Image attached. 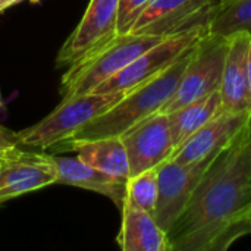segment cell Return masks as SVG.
<instances>
[{
  "mask_svg": "<svg viewBox=\"0 0 251 251\" xmlns=\"http://www.w3.org/2000/svg\"><path fill=\"white\" fill-rule=\"evenodd\" d=\"M118 0H90L79 24L57 54V66H69L118 34Z\"/></svg>",
  "mask_w": 251,
  "mask_h": 251,
  "instance_id": "7c38bea8",
  "label": "cell"
},
{
  "mask_svg": "<svg viewBox=\"0 0 251 251\" xmlns=\"http://www.w3.org/2000/svg\"><path fill=\"white\" fill-rule=\"evenodd\" d=\"M237 32L251 34V0H221L209 22V34L228 38Z\"/></svg>",
  "mask_w": 251,
  "mask_h": 251,
  "instance_id": "ac0fdd59",
  "label": "cell"
},
{
  "mask_svg": "<svg viewBox=\"0 0 251 251\" xmlns=\"http://www.w3.org/2000/svg\"><path fill=\"white\" fill-rule=\"evenodd\" d=\"M150 0H118V34H129Z\"/></svg>",
  "mask_w": 251,
  "mask_h": 251,
  "instance_id": "ffe728a7",
  "label": "cell"
},
{
  "mask_svg": "<svg viewBox=\"0 0 251 251\" xmlns=\"http://www.w3.org/2000/svg\"><path fill=\"white\" fill-rule=\"evenodd\" d=\"M251 154L246 129L209 165L166 232L172 251H224L251 234Z\"/></svg>",
  "mask_w": 251,
  "mask_h": 251,
  "instance_id": "6da1fadb",
  "label": "cell"
},
{
  "mask_svg": "<svg viewBox=\"0 0 251 251\" xmlns=\"http://www.w3.org/2000/svg\"><path fill=\"white\" fill-rule=\"evenodd\" d=\"M193 47L159 75L126 93L118 103L96 116L91 122L84 125L68 140L121 137L135 124L160 112L175 93L191 57Z\"/></svg>",
  "mask_w": 251,
  "mask_h": 251,
  "instance_id": "7a4b0ae2",
  "label": "cell"
},
{
  "mask_svg": "<svg viewBox=\"0 0 251 251\" xmlns=\"http://www.w3.org/2000/svg\"><path fill=\"white\" fill-rule=\"evenodd\" d=\"M56 168H57V181L56 184L72 185L84 190H90L93 193L101 194L110 199L116 207L121 210L125 204L126 199V182L128 179H122L113 175H109L100 169H96L87 163H84L75 154H51Z\"/></svg>",
  "mask_w": 251,
  "mask_h": 251,
  "instance_id": "5bb4252c",
  "label": "cell"
},
{
  "mask_svg": "<svg viewBox=\"0 0 251 251\" xmlns=\"http://www.w3.org/2000/svg\"><path fill=\"white\" fill-rule=\"evenodd\" d=\"M228 53L221 81L222 110L251 113V94L247 75V53L250 32H237L228 37Z\"/></svg>",
  "mask_w": 251,
  "mask_h": 251,
  "instance_id": "4fadbf2b",
  "label": "cell"
},
{
  "mask_svg": "<svg viewBox=\"0 0 251 251\" xmlns=\"http://www.w3.org/2000/svg\"><path fill=\"white\" fill-rule=\"evenodd\" d=\"M157 201V168L129 176L126 182L125 204L153 215Z\"/></svg>",
  "mask_w": 251,
  "mask_h": 251,
  "instance_id": "d6986e66",
  "label": "cell"
},
{
  "mask_svg": "<svg viewBox=\"0 0 251 251\" xmlns=\"http://www.w3.org/2000/svg\"><path fill=\"white\" fill-rule=\"evenodd\" d=\"M207 32V26H199L166 37L159 44L153 46L141 56L134 59L131 63H128L118 74H115L103 84H100L93 93H129L131 90L143 85L144 82L150 81L162 71H165L168 66H171L176 59L187 53L197 41H200Z\"/></svg>",
  "mask_w": 251,
  "mask_h": 251,
  "instance_id": "8992f818",
  "label": "cell"
},
{
  "mask_svg": "<svg viewBox=\"0 0 251 251\" xmlns=\"http://www.w3.org/2000/svg\"><path fill=\"white\" fill-rule=\"evenodd\" d=\"M247 75H249V90L251 94V41L249 46V53H247Z\"/></svg>",
  "mask_w": 251,
  "mask_h": 251,
  "instance_id": "7402d4cb",
  "label": "cell"
},
{
  "mask_svg": "<svg viewBox=\"0 0 251 251\" xmlns=\"http://www.w3.org/2000/svg\"><path fill=\"white\" fill-rule=\"evenodd\" d=\"M228 43L226 37L209 32L196 43L184 75L172 97L162 107V113H171L221 88Z\"/></svg>",
  "mask_w": 251,
  "mask_h": 251,
  "instance_id": "5b68a950",
  "label": "cell"
},
{
  "mask_svg": "<svg viewBox=\"0 0 251 251\" xmlns=\"http://www.w3.org/2000/svg\"><path fill=\"white\" fill-rule=\"evenodd\" d=\"M0 204L57 181V168L51 154L12 146L0 153Z\"/></svg>",
  "mask_w": 251,
  "mask_h": 251,
  "instance_id": "ba28073f",
  "label": "cell"
},
{
  "mask_svg": "<svg viewBox=\"0 0 251 251\" xmlns=\"http://www.w3.org/2000/svg\"><path fill=\"white\" fill-rule=\"evenodd\" d=\"M221 0H150L131 34L171 37L207 26Z\"/></svg>",
  "mask_w": 251,
  "mask_h": 251,
  "instance_id": "52a82bcc",
  "label": "cell"
},
{
  "mask_svg": "<svg viewBox=\"0 0 251 251\" xmlns=\"http://www.w3.org/2000/svg\"><path fill=\"white\" fill-rule=\"evenodd\" d=\"M165 38L166 37L131 32L116 34L113 38L68 66L60 81L62 97L93 93L100 84Z\"/></svg>",
  "mask_w": 251,
  "mask_h": 251,
  "instance_id": "3957f363",
  "label": "cell"
},
{
  "mask_svg": "<svg viewBox=\"0 0 251 251\" xmlns=\"http://www.w3.org/2000/svg\"><path fill=\"white\" fill-rule=\"evenodd\" d=\"M212 162L181 165L174 159L157 166V201L153 216L168 232L184 212L196 185Z\"/></svg>",
  "mask_w": 251,
  "mask_h": 251,
  "instance_id": "9c48e42d",
  "label": "cell"
},
{
  "mask_svg": "<svg viewBox=\"0 0 251 251\" xmlns=\"http://www.w3.org/2000/svg\"><path fill=\"white\" fill-rule=\"evenodd\" d=\"M57 153L72 151L84 163L109 175L129 179L128 154L121 137L96 140H66L51 147Z\"/></svg>",
  "mask_w": 251,
  "mask_h": 251,
  "instance_id": "9a60e30c",
  "label": "cell"
},
{
  "mask_svg": "<svg viewBox=\"0 0 251 251\" xmlns=\"http://www.w3.org/2000/svg\"><path fill=\"white\" fill-rule=\"evenodd\" d=\"M0 107H1V93H0Z\"/></svg>",
  "mask_w": 251,
  "mask_h": 251,
  "instance_id": "484cf974",
  "label": "cell"
},
{
  "mask_svg": "<svg viewBox=\"0 0 251 251\" xmlns=\"http://www.w3.org/2000/svg\"><path fill=\"white\" fill-rule=\"evenodd\" d=\"M125 94L85 93L62 99L60 104L40 122L16 132L18 146L47 150L71 138L96 116L110 109Z\"/></svg>",
  "mask_w": 251,
  "mask_h": 251,
  "instance_id": "277c9868",
  "label": "cell"
},
{
  "mask_svg": "<svg viewBox=\"0 0 251 251\" xmlns=\"http://www.w3.org/2000/svg\"><path fill=\"white\" fill-rule=\"evenodd\" d=\"M122 224L116 237L124 251H172L166 232L146 210L124 204L121 209Z\"/></svg>",
  "mask_w": 251,
  "mask_h": 251,
  "instance_id": "2e32d148",
  "label": "cell"
},
{
  "mask_svg": "<svg viewBox=\"0 0 251 251\" xmlns=\"http://www.w3.org/2000/svg\"><path fill=\"white\" fill-rule=\"evenodd\" d=\"M247 138H249V147H250V154H251V116L247 124Z\"/></svg>",
  "mask_w": 251,
  "mask_h": 251,
  "instance_id": "cb8c5ba5",
  "label": "cell"
},
{
  "mask_svg": "<svg viewBox=\"0 0 251 251\" xmlns=\"http://www.w3.org/2000/svg\"><path fill=\"white\" fill-rule=\"evenodd\" d=\"M0 168H1V162H0Z\"/></svg>",
  "mask_w": 251,
  "mask_h": 251,
  "instance_id": "4316f807",
  "label": "cell"
},
{
  "mask_svg": "<svg viewBox=\"0 0 251 251\" xmlns=\"http://www.w3.org/2000/svg\"><path fill=\"white\" fill-rule=\"evenodd\" d=\"M221 112H222V99L218 90L171 113H166L174 149L176 150L187 138H190L196 131H199L204 124H207Z\"/></svg>",
  "mask_w": 251,
  "mask_h": 251,
  "instance_id": "e0dca14e",
  "label": "cell"
},
{
  "mask_svg": "<svg viewBox=\"0 0 251 251\" xmlns=\"http://www.w3.org/2000/svg\"><path fill=\"white\" fill-rule=\"evenodd\" d=\"M129 163V176L156 169L174 154L166 113L157 112L121 135Z\"/></svg>",
  "mask_w": 251,
  "mask_h": 251,
  "instance_id": "30bf717a",
  "label": "cell"
},
{
  "mask_svg": "<svg viewBox=\"0 0 251 251\" xmlns=\"http://www.w3.org/2000/svg\"><path fill=\"white\" fill-rule=\"evenodd\" d=\"M19 1H22V0H0V12H3L4 9H7Z\"/></svg>",
  "mask_w": 251,
  "mask_h": 251,
  "instance_id": "603a6c76",
  "label": "cell"
},
{
  "mask_svg": "<svg viewBox=\"0 0 251 251\" xmlns=\"http://www.w3.org/2000/svg\"><path fill=\"white\" fill-rule=\"evenodd\" d=\"M251 113L222 110L190 138H187L171 159L181 165L213 162L247 126Z\"/></svg>",
  "mask_w": 251,
  "mask_h": 251,
  "instance_id": "8fae6325",
  "label": "cell"
},
{
  "mask_svg": "<svg viewBox=\"0 0 251 251\" xmlns=\"http://www.w3.org/2000/svg\"><path fill=\"white\" fill-rule=\"evenodd\" d=\"M12 146H18L16 132L9 131V129H6L4 126L0 125V153L4 151L9 147H12Z\"/></svg>",
  "mask_w": 251,
  "mask_h": 251,
  "instance_id": "44dd1931",
  "label": "cell"
},
{
  "mask_svg": "<svg viewBox=\"0 0 251 251\" xmlns=\"http://www.w3.org/2000/svg\"><path fill=\"white\" fill-rule=\"evenodd\" d=\"M249 222H250V225H251V212H250V215H249Z\"/></svg>",
  "mask_w": 251,
  "mask_h": 251,
  "instance_id": "d4e9b609",
  "label": "cell"
}]
</instances>
